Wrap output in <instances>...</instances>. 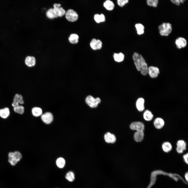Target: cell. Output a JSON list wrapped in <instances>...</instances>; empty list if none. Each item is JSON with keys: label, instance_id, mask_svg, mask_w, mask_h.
<instances>
[{"label": "cell", "instance_id": "6da1fadb", "mask_svg": "<svg viewBox=\"0 0 188 188\" xmlns=\"http://www.w3.org/2000/svg\"><path fill=\"white\" fill-rule=\"evenodd\" d=\"M134 64L138 70L140 71L143 75L148 73V67L147 64L143 57L140 54L134 52L132 56Z\"/></svg>", "mask_w": 188, "mask_h": 188}, {"label": "cell", "instance_id": "7a4b0ae2", "mask_svg": "<svg viewBox=\"0 0 188 188\" xmlns=\"http://www.w3.org/2000/svg\"><path fill=\"white\" fill-rule=\"evenodd\" d=\"M8 162L10 164L15 166L22 158L21 154L18 151L10 152L8 154Z\"/></svg>", "mask_w": 188, "mask_h": 188}, {"label": "cell", "instance_id": "3957f363", "mask_svg": "<svg viewBox=\"0 0 188 188\" xmlns=\"http://www.w3.org/2000/svg\"><path fill=\"white\" fill-rule=\"evenodd\" d=\"M158 30L159 33L161 35L168 36L172 31V25L169 23H163L159 25Z\"/></svg>", "mask_w": 188, "mask_h": 188}, {"label": "cell", "instance_id": "277c9868", "mask_svg": "<svg viewBox=\"0 0 188 188\" xmlns=\"http://www.w3.org/2000/svg\"><path fill=\"white\" fill-rule=\"evenodd\" d=\"M86 103L91 107L96 108L101 102V99L99 98H95L91 96H89L86 98Z\"/></svg>", "mask_w": 188, "mask_h": 188}, {"label": "cell", "instance_id": "5b68a950", "mask_svg": "<svg viewBox=\"0 0 188 188\" xmlns=\"http://www.w3.org/2000/svg\"><path fill=\"white\" fill-rule=\"evenodd\" d=\"M65 15L66 19L71 22L76 21L78 17V15L77 12L72 9L68 10L66 12Z\"/></svg>", "mask_w": 188, "mask_h": 188}, {"label": "cell", "instance_id": "8992f818", "mask_svg": "<svg viewBox=\"0 0 188 188\" xmlns=\"http://www.w3.org/2000/svg\"><path fill=\"white\" fill-rule=\"evenodd\" d=\"M59 3H55L53 5V9L58 17H61L65 15L66 11L63 8L61 7Z\"/></svg>", "mask_w": 188, "mask_h": 188}, {"label": "cell", "instance_id": "52a82bcc", "mask_svg": "<svg viewBox=\"0 0 188 188\" xmlns=\"http://www.w3.org/2000/svg\"><path fill=\"white\" fill-rule=\"evenodd\" d=\"M144 125L141 122H132L130 125V128L136 131H143L144 129Z\"/></svg>", "mask_w": 188, "mask_h": 188}, {"label": "cell", "instance_id": "ba28073f", "mask_svg": "<svg viewBox=\"0 0 188 188\" xmlns=\"http://www.w3.org/2000/svg\"><path fill=\"white\" fill-rule=\"evenodd\" d=\"M22 96L21 95L16 94L13 99V101L12 104V105L13 107L18 106L24 103Z\"/></svg>", "mask_w": 188, "mask_h": 188}, {"label": "cell", "instance_id": "9c48e42d", "mask_svg": "<svg viewBox=\"0 0 188 188\" xmlns=\"http://www.w3.org/2000/svg\"><path fill=\"white\" fill-rule=\"evenodd\" d=\"M41 118L44 123L47 124H49L52 121L53 117L51 113L47 112L42 115Z\"/></svg>", "mask_w": 188, "mask_h": 188}, {"label": "cell", "instance_id": "30bf717a", "mask_svg": "<svg viewBox=\"0 0 188 188\" xmlns=\"http://www.w3.org/2000/svg\"><path fill=\"white\" fill-rule=\"evenodd\" d=\"M150 76L152 78L157 77L159 73V69L157 67L150 66L148 67V72Z\"/></svg>", "mask_w": 188, "mask_h": 188}, {"label": "cell", "instance_id": "8fae6325", "mask_svg": "<svg viewBox=\"0 0 188 188\" xmlns=\"http://www.w3.org/2000/svg\"><path fill=\"white\" fill-rule=\"evenodd\" d=\"M186 143L183 140H178L177 143L176 150L179 153H182L186 149Z\"/></svg>", "mask_w": 188, "mask_h": 188}, {"label": "cell", "instance_id": "7c38bea8", "mask_svg": "<svg viewBox=\"0 0 188 188\" xmlns=\"http://www.w3.org/2000/svg\"><path fill=\"white\" fill-rule=\"evenodd\" d=\"M175 44L177 48L180 49L185 47L187 42L186 39L182 37H179L176 39Z\"/></svg>", "mask_w": 188, "mask_h": 188}, {"label": "cell", "instance_id": "4fadbf2b", "mask_svg": "<svg viewBox=\"0 0 188 188\" xmlns=\"http://www.w3.org/2000/svg\"><path fill=\"white\" fill-rule=\"evenodd\" d=\"M104 138L105 142L108 143H115L116 140L115 136L109 132L105 134Z\"/></svg>", "mask_w": 188, "mask_h": 188}, {"label": "cell", "instance_id": "5bb4252c", "mask_svg": "<svg viewBox=\"0 0 188 188\" xmlns=\"http://www.w3.org/2000/svg\"><path fill=\"white\" fill-rule=\"evenodd\" d=\"M25 64L29 67H33L36 64V59L33 56H27L25 58Z\"/></svg>", "mask_w": 188, "mask_h": 188}, {"label": "cell", "instance_id": "9a60e30c", "mask_svg": "<svg viewBox=\"0 0 188 188\" xmlns=\"http://www.w3.org/2000/svg\"><path fill=\"white\" fill-rule=\"evenodd\" d=\"M144 100L142 98H138L137 101L136 106L138 110L140 111H143L144 109Z\"/></svg>", "mask_w": 188, "mask_h": 188}, {"label": "cell", "instance_id": "2e32d148", "mask_svg": "<svg viewBox=\"0 0 188 188\" xmlns=\"http://www.w3.org/2000/svg\"><path fill=\"white\" fill-rule=\"evenodd\" d=\"M164 122L163 120L160 118H156L154 122L155 127L157 129L162 128L164 126Z\"/></svg>", "mask_w": 188, "mask_h": 188}, {"label": "cell", "instance_id": "e0dca14e", "mask_svg": "<svg viewBox=\"0 0 188 188\" xmlns=\"http://www.w3.org/2000/svg\"><path fill=\"white\" fill-rule=\"evenodd\" d=\"M10 114V110L8 107H5L0 109V116L2 119H7L9 116Z\"/></svg>", "mask_w": 188, "mask_h": 188}, {"label": "cell", "instance_id": "ac0fdd59", "mask_svg": "<svg viewBox=\"0 0 188 188\" xmlns=\"http://www.w3.org/2000/svg\"><path fill=\"white\" fill-rule=\"evenodd\" d=\"M144 136L143 131H136L134 134V139L137 142H141L143 139Z\"/></svg>", "mask_w": 188, "mask_h": 188}, {"label": "cell", "instance_id": "d6986e66", "mask_svg": "<svg viewBox=\"0 0 188 188\" xmlns=\"http://www.w3.org/2000/svg\"><path fill=\"white\" fill-rule=\"evenodd\" d=\"M103 6L106 9L108 10H113L114 7V5L113 2L109 0H107L104 2Z\"/></svg>", "mask_w": 188, "mask_h": 188}, {"label": "cell", "instance_id": "ffe728a7", "mask_svg": "<svg viewBox=\"0 0 188 188\" xmlns=\"http://www.w3.org/2000/svg\"><path fill=\"white\" fill-rule=\"evenodd\" d=\"M79 36L75 33L71 34L68 38L69 42L72 44L77 43L78 42Z\"/></svg>", "mask_w": 188, "mask_h": 188}, {"label": "cell", "instance_id": "44dd1931", "mask_svg": "<svg viewBox=\"0 0 188 188\" xmlns=\"http://www.w3.org/2000/svg\"><path fill=\"white\" fill-rule=\"evenodd\" d=\"M143 116L144 119L146 121H150L153 119L154 116L150 111L146 110L144 113Z\"/></svg>", "mask_w": 188, "mask_h": 188}, {"label": "cell", "instance_id": "7402d4cb", "mask_svg": "<svg viewBox=\"0 0 188 188\" xmlns=\"http://www.w3.org/2000/svg\"><path fill=\"white\" fill-rule=\"evenodd\" d=\"M162 148L163 151L166 152H168L171 151L172 146L171 144L168 142H164L162 145Z\"/></svg>", "mask_w": 188, "mask_h": 188}, {"label": "cell", "instance_id": "603a6c76", "mask_svg": "<svg viewBox=\"0 0 188 188\" xmlns=\"http://www.w3.org/2000/svg\"><path fill=\"white\" fill-rule=\"evenodd\" d=\"M32 115L35 117H38L41 115L42 113V109L38 107H34L32 110Z\"/></svg>", "mask_w": 188, "mask_h": 188}, {"label": "cell", "instance_id": "cb8c5ba5", "mask_svg": "<svg viewBox=\"0 0 188 188\" xmlns=\"http://www.w3.org/2000/svg\"><path fill=\"white\" fill-rule=\"evenodd\" d=\"M46 15L48 18L50 19H53L58 17L52 8L49 9L47 11Z\"/></svg>", "mask_w": 188, "mask_h": 188}, {"label": "cell", "instance_id": "d4e9b609", "mask_svg": "<svg viewBox=\"0 0 188 188\" xmlns=\"http://www.w3.org/2000/svg\"><path fill=\"white\" fill-rule=\"evenodd\" d=\"M137 33L139 35L143 34L144 32V27L143 25L140 23H138L135 25Z\"/></svg>", "mask_w": 188, "mask_h": 188}, {"label": "cell", "instance_id": "484cf974", "mask_svg": "<svg viewBox=\"0 0 188 188\" xmlns=\"http://www.w3.org/2000/svg\"><path fill=\"white\" fill-rule=\"evenodd\" d=\"M113 57L115 61L118 62L122 61L124 59V56L123 54L120 52L119 53H114Z\"/></svg>", "mask_w": 188, "mask_h": 188}, {"label": "cell", "instance_id": "4316f807", "mask_svg": "<svg viewBox=\"0 0 188 188\" xmlns=\"http://www.w3.org/2000/svg\"><path fill=\"white\" fill-rule=\"evenodd\" d=\"M66 163L64 159L62 157H60L58 158L56 161L57 166L59 168H62L65 166Z\"/></svg>", "mask_w": 188, "mask_h": 188}, {"label": "cell", "instance_id": "83f0119b", "mask_svg": "<svg viewBox=\"0 0 188 188\" xmlns=\"http://www.w3.org/2000/svg\"><path fill=\"white\" fill-rule=\"evenodd\" d=\"M66 178L70 182H72L75 179V177L74 173L73 172L70 171L68 172L65 175Z\"/></svg>", "mask_w": 188, "mask_h": 188}, {"label": "cell", "instance_id": "f1b7e54d", "mask_svg": "<svg viewBox=\"0 0 188 188\" xmlns=\"http://www.w3.org/2000/svg\"><path fill=\"white\" fill-rule=\"evenodd\" d=\"M13 110L15 112L20 114H22L24 112V108L22 105H20L13 107Z\"/></svg>", "mask_w": 188, "mask_h": 188}, {"label": "cell", "instance_id": "f546056e", "mask_svg": "<svg viewBox=\"0 0 188 188\" xmlns=\"http://www.w3.org/2000/svg\"><path fill=\"white\" fill-rule=\"evenodd\" d=\"M146 2L148 5L154 7H157L158 3L157 0H147Z\"/></svg>", "mask_w": 188, "mask_h": 188}, {"label": "cell", "instance_id": "4dcf8cb0", "mask_svg": "<svg viewBox=\"0 0 188 188\" xmlns=\"http://www.w3.org/2000/svg\"><path fill=\"white\" fill-rule=\"evenodd\" d=\"M97 39L95 38L92 39L91 41L90 45L91 48L93 50H97L96 46Z\"/></svg>", "mask_w": 188, "mask_h": 188}, {"label": "cell", "instance_id": "1f68e13d", "mask_svg": "<svg viewBox=\"0 0 188 188\" xmlns=\"http://www.w3.org/2000/svg\"><path fill=\"white\" fill-rule=\"evenodd\" d=\"M128 2V0H118L117 1V3L118 5L121 7L124 6Z\"/></svg>", "mask_w": 188, "mask_h": 188}, {"label": "cell", "instance_id": "d6a6232c", "mask_svg": "<svg viewBox=\"0 0 188 188\" xmlns=\"http://www.w3.org/2000/svg\"><path fill=\"white\" fill-rule=\"evenodd\" d=\"M102 43L101 41L99 39H97L96 41L97 50L101 49L102 48Z\"/></svg>", "mask_w": 188, "mask_h": 188}, {"label": "cell", "instance_id": "836d02e7", "mask_svg": "<svg viewBox=\"0 0 188 188\" xmlns=\"http://www.w3.org/2000/svg\"><path fill=\"white\" fill-rule=\"evenodd\" d=\"M95 21L97 23L101 22L100 15L98 14H96L94 16Z\"/></svg>", "mask_w": 188, "mask_h": 188}, {"label": "cell", "instance_id": "e575fe53", "mask_svg": "<svg viewBox=\"0 0 188 188\" xmlns=\"http://www.w3.org/2000/svg\"><path fill=\"white\" fill-rule=\"evenodd\" d=\"M101 22H103L105 20V17L104 15L103 14L99 15Z\"/></svg>", "mask_w": 188, "mask_h": 188}, {"label": "cell", "instance_id": "d590c367", "mask_svg": "<svg viewBox=\"0 0 188 188\" xmlns=\"http://www.w3.org/2000/svg\"><path fill=\"white\" fill-rule=\"evenodd\" d=\"M173 3L175 4L176 5H179L180 4V2L179 0H172L171 1Z\"/></svg>", "mask_w": 188, "mask_h": 188}, {"label": "cell", "instance_id": "8d00e7d4", "mask_svg": "<svg viewBox=\"0 0 188 188\" xmlns=\"http://www.w3.org/2000/svg\"><path fill=\"white\" fill-rule=\"evenodd\" d=\"M188 153H187L186 154L184 155L183 156V157L184 160V161L186 162V163L187 164L188 163Z\"/></svg>", "mask_w": 188, "mask_h": 188}, {"label": "cell", "instance_id": "74e56055", "mask_svg": "<svg viewBox=\"0 0 188 188\" xmlns=\"http://www.w3.org/2000/svg\"><path fill=\"white\" fill-rule=\"evenodd\" d=\"M188 175L187 172L185 174V177L186 180L187 181H188Z\"/></svg>", "mask_w": 188, "mask_h": 188}, {"label": "cell", "instance_id": "f35d334b", "mask_svg": "<svg viewBox=\"0 0 188 188\" xmlns=\"http://www.w3.org/2000/svg\"><path fill=\"white\" fill-rule=\"evenodd\" d=\"M180 2H181V3H184V1H185V0H180Z\"/></svg>", "mask_w": 188, "mask_h": 188}]
</instances>
